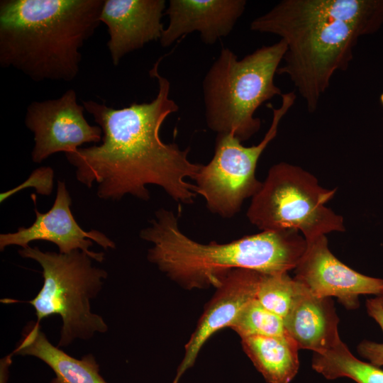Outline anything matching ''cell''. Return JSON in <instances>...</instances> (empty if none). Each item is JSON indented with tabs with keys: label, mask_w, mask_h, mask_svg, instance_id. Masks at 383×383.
Segmentation results:
<instances>
[{
	"label": "cell",
	"mask_w": 383,
	"mask_h": 383,
	"mask_svg": "<svg viewBox=\"0 0 383 383\" xmlns=\"http://www.w3.org/2000/svg\"><path fill=\"white\" fill-rule=\"evenodd\" d=\"M377 297L379 299L382 306L383 307V289L382 292H380V294Z\"/></svg>",
	"instance_id": "603a6c76"
},
{
	"label": "cell",
	"mask_w": 383,
	"mask_h": 383,
	"mask_svg": "<svg viewBox=\"0 0 383 383\" xmlns=\"http://www.w3.org/2000/svg\"><path fill=\"white\" fill-rule=\"evenodd\" d=\"M19 255L42 267L43 285L28 302L35 310L37 322L60 315L62 326L57 347H67L75 339L89 340L108 326L101 316L91 312L90 301L101 291L106 270L94 267L92 259L81 250L67 254L43 252L28 246Z\"/></svg>",
	"instance_id": "8992f818"
},
{
	"label": "cell",
	"mask_w": 383,
	"mask_h": 383,
	"mask_svg": "<svg viewBox=\"0 0 383 383\" xmlns=\"http://www.w3.org/2000/svg\"><path fill=\"white\" fill-rule=\"evenodd\" d=\"M304 289V287L288 272H260L256 299L284 320Z\"/></svg>",
	"instance_id": "d6986e66"
},
{
	"label": "cell",
	"mask_w": 383,
	"mask_h": 383,
	"mask_svg": "<svg viewBox=\"0 0 383 383\" xmlns=\"http://www.w3.org/2000/svg\"><path fill=\"white\" fill-rule=\"evenodd\" d=\"M165 0H104L100 21L108 28L107 43L113 64L127 54L160 40Z\"/></svg>",
	"instance_id": "4fadbf2b"
},
{
	"label": "cell",
	"mask_w": 383,
	"mask_h": 383,
	"mask_svg": "<svg viewBox=\"0 0 383 383\" xmlns=\"http://www.w3.org/2000/svg\"><path fill=\"white\" fill-rule=\"evenodd\" d=\"M160 57L149 71L158 82L156 97L149 103H133L113 109L104 103L83 101L85 110L102 130L101 143L65 154L76 168V177L88 187L97 184V196L119 200L131 194L147 201L146 186L157 185L178 203L191 204L196 196L194 179L201 165L188 159L189 149L165 143L160 129L179 107L170 97V82L159 73Z\"/></svg>",
	"instance_id": "6da1fadb"
},
{
	"label": "cell",
	"mask_w": 383,
	"mask_h": 383,
	"mask_svg": "<svg viewBox=\"0 0 383 383\" xmlns=\"http://www.w3.org/2000/svg\"><path fill=\"white\" fill-rule=\"evenodd\" d=\"M368 315L379 326L383 332V307L377 297L368 299L366 301ZM360 356L377 367L383 366V342L363 340L357 347Z\"/></svg>",
	"instance_id": "44dd1931"
},
{
	"label": "cell",
	"mask_w": 383,
	"mask_h": 383,
	"mask_svg": "<svg viewBox=\"0 0 383 383\" xmlns=\"http://www.w3.org/2000/svg\"><path fill=\"white\" fill-rule=\"evenodd\" d=\"M71 204L72 199L65 183L58 180L56 197L51 209L43 213L35 209L36 218L31 226L20 227L14 233L1 234V251L9 245L26 248L30 242L45 240L55 243L60 253L67 254L74 250H81L92 260L102 262L104 253L89 249L93 245L92 240L106 250L115 248L114 242L96 230L84 231L72 215Z\"/></svg>",
	"instance_id": "8fae6325"
},
{
	"label": "cell",
	"mask_w": 383,
	"mask_h": 383,
	"mask_svg": "<svg viewBox=\"0 0 383 383\" xmlns=\"http://www.w3.org/2000/svg\"><path fill=\"white\" fill-rule=\"evenodd\" d=\"M84 110L77 102L72 89L57 99L33 101L28 106L25 124L34 134V162L40 163L56 152H73L84 143L101 141V128L89 124Z\"/></svg>",
	"instance_id": "9c48e42d"
},
{
	"label": "cell",
	"mask_w": 383,
	"mask_h": 383,
	"mask_svg": "<svg viewBox=\"0 0 383 383\" xmlns=\"http://www.w3.org/2000/svg\"><path fill=\"white\" fill-rule=\"evenodd\" d=\"M337 316L331 297H319L305 287L292 309L284 319L288 335L299 349L321 353L340 338Z\"/></svg>",
	"instance_id": "9a60e30c"
},
{
	"label": "cell",
	"mask_w": 383,
	"mask_h": 383,
	"mask_svg": "<svg viewBox=\"0 0 383 383\" xmlns=\"http://www.w3.org/2000/svg\"><path fill=\"white\" fill-rule=\"evenodd\" d=\"M240 338L245 353L267 383H290L298 373L299 348L289 335Z\"/></svg>",
	"instance_id": "e0dca14e"
},
{
	"label": "cell",
	"mask_w": 383,
	"mask_h": 383,
	"mask_svg": "<svg viewBox=\"0 0 383 383\" xmlns=\"http://www.w3.org/2000/svg\"><path fill=\"white\" fill-rule=\"evenodd\" d=\"M281 97V105L272 108L271 125L258 144L246 147L231 132L217 134L211 160L201 165L194 179L196 194L204 198L212 213L223 218L233 217L243 201L260 189L262 182L255 176L257 162L276 137L279 123L294 105L296 95L290 91Z\"/></svg>",
	"instance_id": "ba28073f"
},
{
	"label": "cell",
	"mask_w": 383,
	"mask_h": 383,
	"mask_svg": "<svg viewBox=\"0 0 383 383\" xmlns=\"http://www.w3.org/2000/svg\"><path fill=\"white\" fill-rule=\"evenodd\" d=\"M140 231L152 243L148 259L169 278L187 289L216 287L235 269L265 273L288 272L301 258L306 241L296 230L262 231L228 243L201 244L185 235L175 214L165 209Z\"/></svg>",
	"instance_id": "277c9868"
},
{
	"label": "cell",
	"mask_w": 383,
	"mask_h": 383,
	"mask_svg": "<svg viewBox=\"0 0 383 383\" xmlns=\"http://www.w3.org/2000/svg\"><path fill=\"white\" fill-rule=\"evenodd\" d=\"M311 366L329 380L347 377L356 383H383V370L356 357L340 339L325 352L313 353Z\"/></svg>",
	"instance_id": "ac0fdd59"
},
{
	"label": "cell",
	"mask_w": 383,
	"mask_h": 383,
	"mask_svg": "<svg viewBox=\"0 0 383 383\" xmlns=\"http://www.w3.org/2000/svg\"><path fill=\"white\" fill-rule=\"evenodd\" d=\"M306 241L294 278L310 293L319 297L335 296L348 309L359 306L360 295L380 294L383 279L361 274L340 262L330 250L326 235Z\"/></svg>",
	"instance_id": "30bf717a"
},
{
	"label": "cell",
	"mask_w": 383,
	"mask_h": 383,
	"mask_svg": "<svg viewBox=\"0 0 383 383\" xmlns=\"http://www.w3.org/2000/svg\"><path fill=\"white\" fill-rule=\"evenodd\" d=\"M13 354L37 357L48 365L55 377L50 383H108L101 375L92 355L76 359L54 346L40 331L38 322L29 323Z\"/></svg>",
	"instance_id": "2e32d148"
},
{
	"label": "cell",
	"mask_w": 383,
	"mask_h": 383,
	"mask_svg": "<svg viewBox=\"0 0 383 383\" xmlns=\"http://www.w3.org/2000/svg\"><path fill=\"white\" fill-rule=\"evenodd\" d=\"M54 172L50 167H41L34 170L29 178L16 188L0 194L2 203L16 192L28 187H34L36 192L43 195H50L53 187Z\"/></svg>",
	"instance_id": "7402d4cb"
},
{
	"label": "cell",
	"mask_w": 383,
	"mask_h": 383,
	"mask_svg": "<svg viewBox=\"0 0 383 383\" xmlns=\"http://www.w3.org/2000/svg\"><path fill=\"white\" fill-rule=\"evenodd\" d=\"M260 274L255 270L235 269L221 278L184 346V355L172 383H179L184 373L194 365L205 343L217 331L229 328L245 306L256 299Z\"/></svg>",
	"instance_id": "7c38bea8"
},
{
	"label": "cell",
	"mask_w": 383,
	"mask_h": 383,
	"mask_svg": "<svg viewBox=\"0 0 383 383\" xmlns=\"http://www.w3.org/2000/svg\"><path fill=\"white\" fill-rule=\"evenodd\" d=\"M246 4L245 0H170L165 10L169 23L162 33L160 45L168 47L195 31L203 43L213 45L233 30Z\"/></svg>",
	"instance_id": "5bb4252c"
},
{
	"label": "cell",
	"mask_w": 383,
	"mask_h": 383,
	"mask_svg": "<svg viewBox=\"0 0 383 383\" xmlns=\"http://www.w3.org/2000/svg\"><path fill=\"white\" fill-rule=\"evenodd\" d=\"M104 0H1L0 65L35 82H70L83 44L95 32Z\"/></svg>",
	"instance_id": "3957f363"
},
{
	"label": "cell",
	"mask_w": 383,
	"mask_h": 383,
	"mask_svg": "<svg viewBox=\"0 0 383 383\" xmlns=\"http://www.w3.org/2000/svg\"><path fill=\"white\" fill-rule=\"evenodd\" d=\"M287 50L279 40L238 59L223 48L207 71L202 90L209 128L218 133H233L241 142L256 134L261 121L257 109L275 96H282L274 76Z\"/></svg>",
	"instance_id": "5b68a950"
},
{
	"label": "cell",
	"mask_w": 383,
	"mask_h": 383,
	"mask_svg": "<svg viewBox=\"0 0 383 383\" xmlns=\"http://www.w3.org/2000/svg\"><path fill=\"white\" fill-rule=\"evenodd\" d=\"M335 192L301 167L281 162L269 170L247 217L262 231L296 230L305 239L344 232L343 218L326 206Z\"/></svg>",
	"instance_id": "52a82bcc"
},
{
	"label": "cell",
	"mask_w": 383,
	"mask_h": 383,
	"mask_svg": "<svg viewBox=\"0 0 383 383\" xmlns=\"http://www.w3.org/2000/svg\"><path fill=\"white\" fill-rule=\"evenodd\" d=\"M382 26L383 0H282L250 28L285 42L277 74L290 79L313 113L333 75L349 67L359 39Z\"/></svg>",
	"instance_id": "7a4b0ae2"
},
{
	"label": "cell",
	"mask_w": 383,
	"mask_h": 383,
	"mask_svg": "<svg viewBox=\"0 0 383 383\" xmlns=\"http://www.w3.org/2000/svg\"><path fill=\"white\" fill-rule=\"evenodd\" d=\"M229 328L240 338L288 335L284 320L264 307L257 299L245 306Z\"/></svg>",
	"instance_id": "ffe728a7"
}]
</instances>
